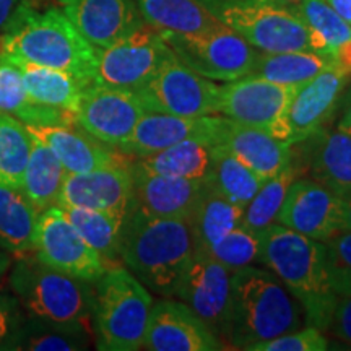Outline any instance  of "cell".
I'll list each match as a JSON object with an SVG mask.
<instances>
[{
	"instance_id": "1",
	"label": "cell",
	"mask_w": 351,
	"mask_h": 351,
	"mask_svg": "<svg viewBox=\"0 0 351 351\" xmlns=\"http://www.w3.org/2000/svg\"><path fill=\"white\" fill-rule=\"evenodd\" d=\"M258 262L302 306L306 326L327 332L339 296L328 280L326 244L275 223L258 232Z\"/></svg>"
},
{
	"instance_id": "2",
	"label": "cell",
	"mask_w": 351,
	"mask_h": 351,
	"mask_svg": "<svg viewBox=\"0 0 351 351\" xmlns=\"http://www.w3.org/2000/svg\"><path fill=\"white\" fill-rule=\"evenodd\" d=\"M0 54L62 70L85 86L95 80L96 47L60 8L21 3L0 39Z\"/></svg>"
},
{
	"instance_id": "3",
	"label": "cell",
	"mask_w": 351,
	"mask_h": 351,
	"mask_svg": "<svg viewBox=\"0 0 351 351\" xmlns=\"http://www.w3.org/2000/svg\"><path fill=\"white\" fill-rule=\"evenodd\" d=\"M194 257V241L182 219L161 218L132 208L121 238V261L150 291L176 295Z\"/></svg>"
},
{
	"instance_id": "4",
	"label": "cell",
	"mask_w": 351,
	"mask_h": 351,
	"mask_svg": "<svg viewBox=\"0 0 351 351\" xmlns=\"http://www.w3.org/2000/svg\"><path fill=\"white\" fill-rule=\"evenodd\" d=\"M231 345L249 350L301 328L295 298L274 271L243 267L231 274Z\"/></svg>"
},
{
	"instance_id": "5",
	"label": "cell",
	"mask_w": 351,
	"mask_h": 351,
	"mask_svg": "<svg viewBox=\"0 0 351 351\" xmlns=\"http://www.w3.org/2000/svg\"><path fill=\"white\" fill-rule=\"evenodd\" d=\"M8 282L28 317L93 328V283L52 269L34 254L13 258Z\"/></svg>"
},
{
	"instance_id": "6",
	"label": "cell",
	"mask_w": 351,
	"mask_h": 351,
	"mask_svg": "<svg viewBox=\"0 0 351 351\" xmlns=\"http://www.w3.org/2000/svg\"><path fill=\"white\" fill-rule=\"evenodd\" d=\"M153 306L150 289L129 269L114 265L93 283V332L101 351H137Z\"/></svg>"
},
{
	"instance_id": "7",
	"label": "cell",
	"mask_w": 351,
	"mask_h": 351,
	"mask_svg": "<svg viewBox=\"0 0 351 351\" xmlns=\"http://www.w3.org/2000/svg\"><path fill=\"white\" fill-rule=\"evenodd\" d=\"M212 12L245 43L263 52H319L317 41L293 8L247 2L204 0Z\"/></svg>"
},
{
	"instance_id": "8",
	"label": "cell",
	"mask_w": 351,
	"mask_h": 351,
	"mask_svg": "<svg viewBox=\"0 0 351 351\" xmlns=\"http://www.w3.org/2000/svg\"><path fill=\"white\" fill-rule=\"evenodd\" d=\"M178 59L213 82L251 75L258 52L221 20L197 33H161Z\"/></svg>"
},
{
	"instance_id": "9",
	"label": "cell",
	"mask_w": 351,
	"mask_h": 351,
	"mask_svg": "<svg viewBox=\"0 0 351 351\" xmlns=\"http://www.w3.org/2000/svg\"><path fill=\"white\" fill-rule=\"evenodd\" d=\"M135 93L147 111L181 117L219 112V85L189 69L173 51L152 80Z\"/></svg>"
},
{
	"instance_id": "10",
	"label": "cell",
	"mask_w": 351,
	"mask_h": 351,
	"mask_svg": "<svg viewBox=\"0 0 351 351\" xmlns=\"http://www.w3.org/2000/svg\"><path fill=\"white\" fill-rule=\"evenodd\" d=\"M169 52L171 47L156 29L140 25L116 43L96 49L93 83L137 91L152 80Z\"/></svg>"
},
{
	"instance_id": "11",
	"label": "cell",
	"mask_w": 351,
	"mask_h": 351,
	"mask_svg": "<svg viewBox=\"0 0 351 351\" xmlns=\"http://www.w3.org/2000/svg\"><path fill=\"white\" fill-rule=\"evenodd\" d=\"M33 254L52 269L90 283L108 270L99 254L82 238L57 205L39 213Z\"/></svg>"
},
{
	"instance_id": "12",
	"label": "cell",
	"mask_w": 351,
	"mask_h": 351,
	"mask_svg": "<svg viewBox=\"0 0 351 351\" xmlns=\"http://www.w3.org/2000/svg\"><path fill=\"white\" fill-rule=\"evenodd\" d=\"M174 296L186 302L223 341V345H231L232 304L230 270L207 254L194 252Z\"/></svg>"
},
{
	"instance_id": "13",
	"label": "cell",
	"mask_w": 351,
	"mask_h": 351,
	"mask_svg": "<svg viewBox=\"0 0 351 351\" xmlns=\"http://www.w3.org/2000/svg\"><path fill=\"white\" fill-rule=\"evenodd\" d=\"M296 86L245 75L219 85V112L239 124L257 127L283 140V122Z\"/></svg>"
},
{
	"instance_id": "14",
	"label": "cell",
	"mask_w": 351,
	"mask_h": 351,
	"mask_svg": "<svg viewBox=\"0 0 351 351\" xmlns=\"http://www.w3.org/2000/svg\"><path fill=\"white\" fill-rule=\"evenodd\" d=\"M145 112L135 91L91 83L83 88L73 119L99 142L121 148Z\"/></svg>"
},
{
	"instance_id": "15",
	"label": "cell",
	"mask_w": 351,
	"mask_h": 351,
	"mask_svg": "<svg viewBox=\"0 0 351 351\" xmlns=\"http://www.w3.org/2000/svg\"><path fill=\"white\" fill-rule=\"evenodd\" d=\"M278 223L326 243L345 231L343 200L314 179H296L285 197Z\"/></svg>"
},
{
	"instance_id": "16",
	"label": "cell",
	"mask_w": 351,
	"mask_h": 351,
	"mask_svg": "<svg viewBox=\"0 0 351 351\" xmlns=\"http://www.w3.org/2000/svg\"><path fill=\"white\" fill-rule=\"evenodd\" d=\"M350 75V72L335 64L309 82L296 86L285 114V142L301 143L324 129L335 112Z\"/></svg>"
},
{
	"instance_id": "17",
	"label": "cell",
	"mask_w": 351,
	"mask_h": 351,
	"mask_svg": "<svg viewBox=\"0 0 351 351\" xmlns=\"http://www.w3.org/2000/svg\"><path fill=\"white\" fill-rule=\"evenodd\" d=\"M226 348L186 302L153 301L143 348L148 351H218Z\"/></svg>"
},
{
	"instance_id": "18",
	"label": "cell",
	"mask_w": 351,
	"mask_h": 351,
	"mask_svg": "<svg viewBox=\"0 0 351 351\" xmlns=\"http://www.w3.org/2000/svg\"><path fill=\"white\" fill-rule=\"evenodd\" d=\"M57 205L99 210L127 218L134 208L130 165H116L82 174L67 173Z\"/></svg>"
},
{
	"instance_id": "19",
	"label": "cell",
	"mask_w": 351,
	"mask_h": 351,
	"mask_svg": "<svg viewBox=\"0 0 351 351\" xmlns=\"http://www.w3.org/2000/svg\"><path fill=\"white\" fill-rule=\"evenodd\" d=\"M221 122L223 117L213 116V114L181 117L147 111L140 117L132 135L119 150L121 153L142 158L189 138L204 140L215 147Z\"/></svg>"
},
{
	"instance_id": "20",
	"label": "cell",
	"mask_w": 351,
	"mask_h": 351,
	"mask_svg": "<svg viewBox=\"0 0 351 351\" xmlns=\"http://www.w3.org/2000/svg\"><path fill=\"white\" fill-rule=\"evenodd\" d=\"M32 137L41 140L59 158L64 169L72 174L90 173L122 163V155L116 148L99 142L75 121L60 124H25Z\"/></svg>"
},
{
	"instance_id": "21",
	"label": "cell",
	"mask_w": 351,
	"mask_h": 351,
	"mask_svg": "<svg viewBox=\"0 0 351 351\" xmlns=\"http://www.w3.org/2000/svg\"><path fill=\"white\" fill-rule=\"evenodd\" d=\"M134 181V207L161 218L189 223L205 191L204 181L152 173L137 163L130 165Z\"/></svg>"
},
{
	"instance_id": "22",
	"label": "cell",
	"mask_w": 351,
	"mask_h": 351,
	"mask_svg": "<svg viewBox=\"0 0 351 351\" xmlns=\"http://www.w3.org/2000/svg\"><path fill=\"white\" fill-rule=\"evenodd\" d=\"M59 3L65 16L96 49L145 23L137 0H59Z\"/></svg>"
},
{
	"instance_id": "23",
	"label": "cell",
	"mask_w": 351,
	"mask_h": 351,
	"mask_svg": "<svg viewBox=\"0 0 351 351\" xmlns=\"http://www.w3.org/2000/svg\"><path fill=\"white\" fill-rule=\"evenodd\" d=\"M215 147H223L238 158L258 178L267 181L291 163V143L276 138L270 132L244 125L223 117Z\"/></svg>"
},
{
	"instance_id": "24",
	"label": "cell",
	"mask_w": 351,
	"mask_h": 351,
	"mask_svg": "<svg viewBox=\"0 0 351 351\" xmlns=\"http://www.w3.org/2000/svg\"><path fill=\"white\" fill-rule=\"evenodd\" d=\"M309 169L314 181L343 197L351 192V135L319 130L307 138Z\"/></svg>"
},
{
	"instance_id": "25",
	"label": "cell",
	"mask_w": 351,
	"mask_h": 351,
	"mask_svg": "<svg viewBox=\"0 0 351 351\" xmlns=\"http://www.w3.org/2000/svg\"><path fill=\"white\" fill-rule=\"evenodd\" d=\"M7 59L19 67L29 99L41 106L59 109V111L69 112L72 116L77 112L82 91L85 88L80 80L62 70L26 62V60L15 59V57H7Z\"/></svg>"
},
{
	"instance_id": "26",
	"label": "cell",
	"mask_w": 351,
	"mask_h": 351,
	"mask_svg": "<svg viewBox=\"0 0 351 351\" xmlns=\"http://www.w3.org/2000/svg\"><path fill=\"white\" fill-rule=\"evenodd\" d=\"M39 212L19 186L0 182V245L13 257L33 254Z\"/></svg>"
},
{
	"instance_id": "27",
	"label": "cell",
	"mask_w": 351,
	"mask_h": 351,
	"mask_svg": "<svg viewBox=\"0 0 351 351\" xmlns=\"http://www.w3.org/2000/svg\"><path fill=\"white\" fill-rule=\"evenodd\" d=\"M145 23L158 33H197L219 19L204 0H137Z\"/></svg>"
},
{
	"instance_id": "28",
	"label": "cell",
	"mask_w": 351,
	"mask_h": 351,
	"mask_svg": "<svg viewBox=\"0 0 351 351\" xmlns=\"http://www.w3.org/2000/svg\"><path fill=\"white\" fill-rule=\"evenodd\" d=\"M67 171L47 145L32 137V152L26 163L21 189L39 213L54 207Z\"/></svg>"
},
{
	"instance_id": "29",
	"label": "cell",
	"mask_w": 351,
	"mask_h": 351,
	"mask_svg": "<svg viewBox=\"0 0 351 351\" xmlns=\"http://www.w3.org/2000/svg\"><path fill=\"white\" fill-rule=\"evenodd\" d=\"M59 207V205H57ZM73 228L103 258L106 267L121 265V238L125 218L99 210L60 207Z\"/></svg>"
},
{
	"instance_id": "30",
	"label": "cell",
	"mask_w": 351,
	"mask_h": 351,
	"mask_svg": "<svg viewBox=\"0 0 351 351\" xmlns=\"http://www.w3.org/2000/svg\"><path fill=\"white\" fill-rule=\"evenodd\" d=\"M212 156L213 145L189 138L153 155L138 158L135 163L156 174L204 181L212 166Z\"/></svg>"
},
{
	"instance_id": "31",
	"label": "cell",
	"mask_w": 351,
	"mask_h": 351,
	"mask_svg": "<svg viewBox=\"0 0 351 351\" xmlns=\"http://www.w3.org/2000/svg\"><path fill=\"white\" fill-rule=\"evenodd\" d=\"M0 112L10 114L23 124H60L72 122V114L41 106L29 99L19 67L0 54Z\"/></svg>"
},
{
	"instance_id": "32",
	"label": "cell",
	"mask_w": 351,
	"mask_h": 351,
	"mask_svg": "<svg viewBox=\"0 0 351 351\" xmlns=\"http://www.w3.org/2000/svg\"><path fill=\"white\" fill-rule=\"evenodd\" d=\"M337 62L330 56L313 51L258 52L251 75H257L280 85L300 86Z\"/></svg>"
},
{
	"instance_id": "33",
	"label": "cell",
	"mask_w": 351,
	"mask_h": 351,
	"mask_svg": "<svg viewBox=\"0 0 351 351\" xmlns=\"http://www.w3.org/2000/svg\"><path fill=\"white\" fill-rule=\"evenodd\" d=\"M204 182L215 194L245 208L261 189L263 179L223 147H213L212 166Z\"/></svg>"
},
{
	"instance_id": "34",
	"label": "cell",
	"mask_w": 351,
	"mask_h": 351,
	"mask_svg": "<svg viewBox=\"0 0 351 351\" xmlns=\"http://www.w3.org/2000/svg\"><path fill=\"white\" fill-rule=\"evenodd\" d=\"M244 208L223 199L205 186L194 215L189 219L194 251H205L226 232L241 226Z\"/></svg>"
},
{
	"instance_id": "35",
	"label": "cell",
	"mask_w": 351,
	"mask_h": 351,
	"mask_svg": "<svg viewBox=\"0 0 351 351\" xmlns=\"http://www.w3.org/2000/svg\"><path fill=\"white\" fill-rule=\"evenodd\" d=\"M93 328L80 324H56L26 317L15 350L77 351L91 343Z\"/></svg>"
},
{
	"instance_id": "36",
	"label": "cell",
	"mask_w": 351,
	"mask_h": 351,
	"mask_svg": "<svg viewBox=\"0 0 351 351\" xmlns=\"http://www.w3.org/2000/svg\"><path fill=\"white\" fill-rule=\"evenodd\" d=\"M293 10L314 34L320 54L330 56L335 60L341 47L351 43V25L326 0H300Z\"/></svg>"
},
{
	"instance_id": "37",
	"label": "cell",
	"mask_w": 351,
	"mask_h": 351,
	"mask_svg": "<svg viewBox=\"0 0 351 351\" xmlns=\"http://www.w3.org/2000/svg\"><path fill=\"white\" fill-rule=\"evenodd\" d=\"M296 179L298 171L293 163H289L274 178L263 181L257 194L245 205L241 226L258 234L269 226L278 223L285 197H287L289 187Z\"/></svg>"
},
{
	"instance_id": "38",
	"label": "cell",
	"mask_w": 351,
	"mask_h": 351,
	"mask_svg": "<svg viewBox=\"0 0 351 351\" xmlns=\"http://www.w3.org/2000/svg\"><path fill=\"white\" fill-rule=\"evenodd\" d=\"M29 152L32 135L23 122L0 112V182L21 187Z\"/></svg>"
},
{
	"instance_id": "39",
	"label": "cell",
	"mask_w": 351,
	"mask_h": 351,
	"mask_svg": "<svg viewBox=\"0 0 351 351\" xmlns=\"http://www.w3.org/2000/svg\"><path fill=\"white\" fill-rule=\"evenodd\" d=\"M194 252L207 254L232 274L243 267L258 262V234L238 226L210 244L205 251Z\"/></svg>"
},
{
	"instance_id": "40",
	"label": "cell",
	"mask_w": 351,
	"mask_h": 351,
	"mask_svg": "<svg viewBox=\"0 0 351 351\" xmlns=\"http://www.w3.org/2000/svg\"><path fill=\"white\" fill-rule=\"evenodd\" d=\"M324 244L332 289L337 296H351V231H341Z\"/></svg>"
},
{
	"instance_id": "41",
	"label": "cell",
	"mask_w": 351,
	"mask_h": 351,
	"mask_svg": "<svg viewBox=\"0 0 351 351\" xmlns=\"http://www.w3.org/2000/svg\"><path fill=\"white\" fill-rule=\"evenodd\" d=\"M328 350V340L324 332L315 327L298 328L295 332L283 333L275 339L262 341L252 346L251 351H326Z\"/></svg>"
},
{
	"instance_id": "42",
	"label": "cell",
	"mask_w": 351,
	"mask_h": 351,
	"mask_svg": "<svg viewBox=\"0 0 351 351\" xmlns=\"http://www.w3.org/2000/svg\"><path fill=\"white\" fill-rule=\"evenodd\" d=\"M25 319V311L16 296L0 291V350H15Z\"/></svg>"
},
{
	"instance_id": "43",
	"label": "cell",
	"mask_w": 351,
	"mask_h": 351,
	"mask_svg": "<svg viewBox=\"0 0 351 351\" xmlns=\"http://www.w3.org/2000/svg\"><path fill=\"white\" fill-rule=\"evenodd\" d=\"M327 332H330L337 340L351 348V296L337 298V304Z\"/></svg>"
},
{
	"instance_id": "44",
	"label": "cell",
	"mask_w": 351,
	"mask_h": 351,
	"mask_svg": "<svg viewBox=\"0 0 351 351\" xmlns=\"http://www.w3.org/2000/svg\"><path fill=\"white\" fill-rule=\"evenodd\" d=\"M25 0H0V33L7 29L10 21Z\"/></svg>"
},
{
	"instance_id": "45",
	"label": "cell",
	"mask_w": 351,
	"mask_h": 351,
	"mask_svg": "<svg viewBox=\"0 0 351 351\" xmlns=\"http://www.w3.org/2000/svg\"><path fill=\"white\" fill-rule=\"evenodd\" d=\"M326 2L339 13L346 23L351 25V0H326Z\"/></svg>"
},
{
	"instance_id": "46",
	"label": "cell",
	"mask_w": 351,
	"mask_h": 351,
	"mask_svg": "<svg viewBox=\"0 0 351 351\" xmlns=\"http://www.w3.org/2000/svg\"><path fill=\"white\" fill-rule=\"evenodd\" d=\"M13 257L10 252H7L5 249L0 245V287H2L3 280H5V276L8 275V271H10V267L13 263Z\"/></svg>"
},
{
	"instance_id": "47",
	"label": "cell",
	"mask_w": 351,
	"mask_h": 351,
	"mask_svg": "<svg viewBox=\"0 0 351 351\" xmlns=\"http://www.w3.org/2000/svg\"><path fill=\"white\" fill-rule=\"evenodd\" d=\"M247 2H257V3H267V5L293 8L298 2H300V0H247Z\"/></svg>"
},
{
	"instance_id": "48",
	"label": "cell",
	"mask_w": 351,
	"mask_h": 351,
	"mask_svg": "<svg viewBox=\"0 0 351 351\" xmlns=\"http://www.w3.org/2000/svg\"><path fill=\"white\" fill-rule=\"evenodd\" d=\"M339 130L351 135V101H350V104L345 109L343 117H341V121L339 122Z\"/></svg>"
},
{
	"instance_id": "49",
	"label": "cell",
	"mask_w": 351,
	"mask_h": 351,
	"mask_svg": "<svg viewBox=\"0 0 351 351\" xmlns=\"http://www.w3.org/2000/svg\"><path fill=\"white\" fill-rule=\"evenodd\" d=\"M345 210V231H351V192L341 197Z\"/></svg>"
}]
</instances>
